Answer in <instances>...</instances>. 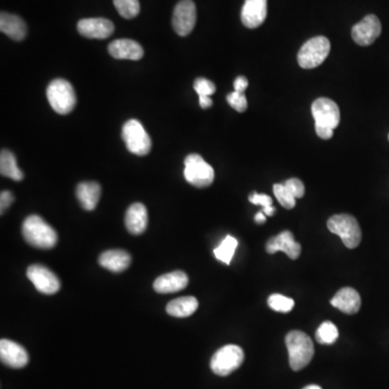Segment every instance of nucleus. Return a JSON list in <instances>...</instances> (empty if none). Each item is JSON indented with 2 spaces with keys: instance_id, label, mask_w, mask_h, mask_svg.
I'll list each match as a JSON object with an SVG mask.
<instances>
[{
  "instance_id": "nucleus-25",
  "label": "nucleus",
  "mask_w": 389,
  "mask_h": 389,
  "mask_svg": "<svg viewBox=\"0 0 389 389\" xmlns=\"http://www.w3.org/2000/svg\"><path fill=\"white\" fill-rule=\"evenodd\" d=\"M0 172L1 176L12 178L17 182L24 178L22 171L19 169L15 156L7 149H3L0 154Z\"/></svg>"
},
{
  "instance_id": "nucleus-1",
  "label": "nucleus",
  "mask_w": 389,
  "mask_h": 389,
  "mask_svg": "<svg viewBox=\"0 0 389 389\" xmlns=\"http://www.w3.org/2000/svg\"><path fill=\"white\" fill-rule=\"evenodd\" d=\"M311 114L314 116L315 129L319 138L330 140L341 120L337 104L328 98H317L311 105Z\"/></svg>"
},
{
  "instance_id": "nucleus-36",
  "label": "nucleus",
  "mask_w": 389,
  "mask_h": 389,
  "mask_svg": "<svg viewBox=\"0 0 389 389\" xmlns=\"http://www.w3.org/2000/svg\"><path fill=\"white\" fill-rule=\"evenodd\" d=\"M249 81L244 76H239L233 81V88L237 92L244 93V91L248 88Z\"/></svg>"
},
{
  "instance_id": "nucleus-29",
  "label": "nucleus",
  "mask_w": 389,
  "mask_h": 389,
  "mask_svg": "<svg viewBox=\"0 0 389 389\" xmlns=\"http://www.w3.org/2000/svg\"><path fill=\"white\" fill-rule=\"evenodd\" d=\"M267 303L273 311L278 313H289L294 307L293 299L284 297L282 294H271Z\"/></svg>"
},
{
  "instance_id": "nucleus-39",
  "label": "nucleus",
  "mask_w": 389,
  "mask_h": 389,
  "mask_svg": "<svg viewBox=\"0 0 389 389\" xmlns=\"http://www.w3.org/2000/svg\"><path fill=\"white\" fill-rule=\"evenodd\" d=\"M303 389H322V387L318 386V385H308V386L304 387Z\"/></svg>"
},
{
  "instance_id": "nucleus-40",
  "label": "nucleus",
  "mask_w": 389,
  "mask_h": 389,
  "mask_svg": "<svg viewBox=\"0 0 389 389\" xmlns=\"http://www.w3.org/2000/svg\"><path fill=\"white\" fill-rule=\"evenodd\" d=\"M388 140H389V136H388Z\"/></svg>"
},
{
  "instance_id": "nucleus-35",
  "label": "nucleus",
  "mask_w": 389,
  "mask_h": 389,
  "mask_svg": "<svg viewBox=\"0 0 389 389\" xmlns=\"http://www.w3.org/2000/svg\"><path fill=\"white\" fill-rule=\"evenodd\" d=\"M13 201H14V197H13L10 191H1V195H0V209H1V214H3V212L11 206Z\"/></svg>"
},
{
  "instance_id": "nucleus-21",
  "label": "nucleus",
  "mask_w": 389,
  "mask_h": 389,
  "mask_svg": "<svg viewBox=\"0 0 389 389\" xmlns=\"http://www.w3.org/2000/svg\"><path fill=\"white\" fill-rule=\"evenodd\" d=\"M127 229L132 235H141L145 231L149 224V213L144 204H134L129 207L125 218Z\"/></svg>"
},
{
  "instance_id": "nucleus-23",
  "label": "nucleus",
  "mask_w": 389,
  "mask_h": 389,
  "mask_svg": "<svg viewBox=\"0 0 389 389\" xmlns=\"http://www.w3.org/2000/svg\"><path fill=\"white\" fill-rule=\"evenodd\" d=\"M78 200L85 210L92 211L98 206L101 197V186L96 182H83L76 189Z\"/></svg>"
},
{
  "instance_id": "nucleus-13",
  "label": "nucleus",
  "mask_w": 389,
  "mask_h": 389,
  "mask_svg": "<svg viewBox=\"0 0 389 389\" xmlns=\"http://www.w3.org/2000/svg\"><path fill=\"white\" fill-rule=\"evenodd\" d=\"M78 33L91 39H105L114 33L112 21L103 18L83 19L77 24Z\"/></svg>"
},
{
  "instance_id": "nucleus-19",
  "label": "nucleus",
  "mask_w": 389,
  "mask_h": 389,
  "mask_svg": "<svg viewBox=\"0 0 389 389\" xmlns=\"http://www.w3.org/2000/svg\"><path fill=\"white\" fill-rule=\"evenodd\" d=\"M331 305L345 314L354 315L357 314L361 307V297L356 290L346 286L334 295L331 299Z\"/></svg>"
},
{
  "instance_id": "nucleus-32",
  "label": "nucleus",
  "mask_w": 389,
  "mask_h": 389,
  "mask_svg": "<svg viewBox=\"0 0 389 389\" xmlns=\"http://www.w3.org/2000/svg\"><path fill=\"white\" fill-rule=\"evenodd\" d=\"M227 102L235 111L239 113H244L248 108V101H246L244 93L237 92V91L229 93L227 96Z\"/></svg>"
},
{
  "instance_id": "nucleus-8",
  "label": "nucleus",
  "mask_w": 389,
  "mask_h": 389,
  "mask_svg": "<svg viewBox=\"0 0 389 389\" xmlns=\"http://www.w3.org/2000/svg\"><path fill=\"white\" fill-rule=\"evenodd\" d=\"M244 360V353L237 345H227L212 356L210 367L216 375L227 377L240 368Z\"/></svg>"
},
{
  "instance_id": "nucleus-2",
  "label": "nucleus",
  "mask_w": 389,
  "mask_h": 389,
  "mask_svg": "<svg viewBox=\"0 0 389 389\" xmlns=\"http://www.w3.org/2000/svg\"><path fill=\"white\" fill-rule=\"evenodd\" d=\"M22 233L28 244L43 250L54 248L58 242L56 231L39 215H30L24 220Z\"/></svg>"
},
{
  "instance_id": "nucleus-30",
  "label": "nucleus",
  "mask_w": 389,
  "mask_h": 389,
  "mask_svg": "<svg viewBox=\"0 0 389 389\" xmlns=\"http://www.w3.org/2000/svg\"><path fill=\"white\" fill-rule=\"evenodd\" d=\"M274 193L279 204H282L284 208L290 210L295 207L297 199L290 193L289 189H286L284 183L275 184Z\"/></svg>"
},
{
  "instance_id": "nucleus-24",
  "label": "nucleus",
  "mask_w": 389,
  "mask_h": 389,
  "mask_svg": "<svg viewBox=\"0 0 389 389\" xmlns=\"http://www.w3.org/2000/svg\"><path fill=\"white\" fill-rule=\"evenodd\" d=\"M197 308H198V301L196 297H183L171 301L167 305V313L170 316L185 318L193 315Z\"/></svg>"
},
{
  "instance_id": "nucleus-22",
  "label": "nucleus",
  "mask_w": 389,
  "mask_h": 389,
  "mask_svg": "<svg viewBox=\"0 0 389 389\" xmlns=\"http://www.w3.org/2000/svg\"><path fill=\"white\" fill-rule=\"evenodd\" d=\"M101 266L114 273H120L126 271L131 263V256L128 252L123 250H108L101 254L98 257Z\"/></svg>"
},
{
  "instance_id": "nucleus-15",
  "label": "nucleus",
  "mask_w": 389,
  "mask_h": 389,
  "mask_svg": "<svg viewBox=\"0 0 389 389\" xmlns=\"http://www.w3.org/2000/svg\"><path fill=\"white\" fill-rule=\"evenodd\" d=\"M266 251L269 254L284 252L291 260L299 259L301 255V244L294 239L293 233L289 231H282L276 237L269 239L266 244Z\"/></svg>"
},
{
  "instance_id": "nucleus-14",
  "label": "nucleus",
  "mask_w": 389,
  "mask_h": 389,
  "mask_svg": "<svg viewBox=\"0 0 389 389\" xmlns=\"http://www.w3.org/2000/svg\"><path fill=\"white\" fill-rule=\"evenodd\" d=\"M0 359L8 367L21 369L28 364V354L24 347L10 339L0 341Z\"/></svg>"
},
{
  "instance_id": "nucleus-7",
  "label": "nucleus",
  "mask_w": 389,
  "mask_h": 389,
  "mask_svg": "<svg viewBox=\"0 0 389 389\" xmlns=\"http://www.w3.org/2000/svg\"><path fill=\"white\" fill-rule=\"evenodd\" d=\"M184 176L186 181L199 189L211 185L214 181V170L198 154H191L184 161Z\"/></svg>"
},
{
  "instance_id": "nucleus-4",
  "label": "nucleus",
  "mask_w": 389,
  "mask_h": 389,
  "mask_svg": "<svg viewBox=\"0 0 389 389\" xmlns=\"http://www.w3.org/2000/svg\"><path fill=\"white\" fill-rule=\"evenodd\" d=\"M328 229L335 233L348 249H355L361 242L362 233L359 223L349 214H337L328 220Z\"/></svg>"
},
{
  "instance_id": "nucleus-16",
  "label": "nucleus",
  "mask_w": 389,
  "mask_h": 389,
  "mask_svg": "<svg viewBox=\"0 0 389 389\" xmlns=\"http://www.w3.org/2000/svg\"><path fill=\"white\" fill-rule=\"evenodd\" d=\"M267 17V0H246L241 10V22L246 28L261 26Z\"/></svg>"
},
{
  "instance_id": "nucleus-17",
  "label": "nucleus",
  "mask_w": 389,
  "mask_h": 389,
  "mask_svg": "<svg viewBox=\"0 0 389 389\" xmlns=\"http://www.w3.org/2000/svg\"><path fill=\"white\" fill-rule=\"evenodd\" d=\"M108 52L117 60H141L144 56L142 45L132 39H118L108 45Z\"/></svg>"
},
{
  "instance_id": "nucleus-27",
  "label": "nucleus",
  "mask_w": 389,
  "mask_h": 389,
  "mask_svg": "<svg viewBox=\"0 0 389 389\" xmlns=\"http://www.w3.org/2000/svg\"><path fill=\"white\" fill-rule=\"evenodd\" d=\"M339 339V330L331 322H322L316 332V339L319 344L332 345Z\"/></svg>"
},
{
  "instance_id": "nucleus-10",
  "label": "nucleus",
  "mask_w": 389,
  "mask_h": 389,
  "mask_svg": "<svg viewBox=\"0 0 389 389\" xmlns=\"http://www.w3.org/2000/svg\"><path fill=\"white\" fill-rule=\"evenodd\" d=\"M196 5L193 0H181L174 8L172 26L180 36H187L196 25Z\"/></svg>"
},
{
  "instance_id": "nucleus-26",
  "label": "nucleus",
  "mask_w": 389,
  "mask_h": 389,
  "mask_svg": "<svg viewBox=\"0 0 389 389\" xmlns=\"http://www.w3.org/2000/svg\"><path fill=\"white\" fill-rule=\"evenodd\" d=\"M238 246V240L233 236H227L218 248L214 249V255L219 261L231 265V259Z\"/></svg>"
},
{
  "instance_id": "nucleus-5",
  "label": "nucleus",
  "mask_w": 389,
  "mask_h": 389,
  "mask_svg": "<svg viewBox=\"0 0 389 389\" xmlns=\"http://www.w3.org/2000/svg\"><path fill=\"white\" fill-rule=\"evenodd\" d=\"M47 98L53 111L61 115H67L76 106V94L73 85L65 79L51 81L47 88Z\"/></svg>"
},
{
  "instance_id": "nucleus-3",
  "label": "nucleus",
  "mask_w": 389,
  "mask_h": 389,
  "mask_svg": "<svg viewBox=\"0 0 389 389\" xmlns=\"http://www.w3.org/2000/svg\"><path fill=\"white\" fill-rule=\"evenodd\" d=\"M286 346L289 353L290 367L294 371L304 369L314 357V343L306 333L299 330L286 334Z\"/></svg>"
},
{
  "instance_id": "nucleus-9",
  "label": "nucleus",
  "mask_w": 389,
  "mask_h": 389,
  "mask_svg": "<svg viewBox=\"0 0 389 389\" xmlns=\"http://www.w3.org/2000/svg\"><path fill=\"white\" fill-rule=\"evenodd\" d=\"M123 138L128 151L134 155L146 156L151 151V136L136 119H130L123 125Z\"/></svg>"
},
{
  "instance_id": "nucleus-28",
  "label": "nucleus",
  "mask_w": 389,
  "mask_h": 389,
  "mask_svg": "<svg viewBox=\"0 0 389 389\" xmlns=\"http://www.w3.org/2000/svg\"><path fill=\"white\" fill-rule=\"evenodd\" d=\"M114 6L119 14L125 19H134L140 13L138 0H114Z\"/></svg>"
},
{
  "instance_id": "nucleus-33",
  "label": "nucleus",
  "mask_w": 389,
  "mask_h": 389,
  "mask_svg": "<svg viewBox=\"0 0 389 389\" xmlns=\"http://www.w3.org/2000/svg\"><path fill=\"white\" fill-rule=\"evenodd\" d=\"M193 89L199 96H210L215 92V85L206 78H197Z\"/></svg>"
},
{
  "instance_id": "nucleus-38",
  "label": "nucleus",
  "mask_w": 389,
  "mask_h": 389,
  "mask_svg": "<svg viewBox=\"0 0 389 389\" xmlns=\"http://www.w3.org/2000/svg\"><path fill=\"white\" fill-rule=\"evenodd\" d=\"M254 221L257 224H263L266 222V215L263 211H260L259 213L256 214L255 218H254Z\"/></svg>"
},
{
  "instance_id": "nucleus-31",
  "label": "nucleus",
  "mask_w": 389,
  "mask_h": 389,
  "mask_svg": "<svg viewBox=\"0 0 389 389\" xmlns=\"http://www.w3.org/2000/svg\"><path fill=\"white\" fill-rule=\"evenodd\" d=\"M249 200L253 204H259L262 206V211L266 216H271L276 211V209L273 207V199L265 195V193H253L251 196L249 197Z\"/></svg>"
},
{
  "instance_id": "nucleus-34",
  "label": "nucleus",
  "mask_w": 389,
  "mask_h": 389,
  "mask_svg": "<svg viewBox=\"0 0 389 389\" xmlns=\"http://www.w3.org/2000/svg\"><path fill=\"white\" fill-rule=\"evenodd\" d=\"M284 185L289 189L290 193L295 197V199L304 196L305 186L299 178H289L284 182Z\"/></svg>"
},
{
  "instance_id": "nucleus-12",
  "label": "nucleus",
  "mask_w": 389,
  "mask_h": 389,
  "mask_svg": "<svg viewBox=\"0 0 389 389\" xmlns=\"http://www.w3.org/2000/svg\"><path fill=\"white\" fill-rule=\"evenodd\" d=\"M28 277L41 293L51 295L60 290L61 282L56 275L43 265L37 264L28 267Z\"/></svg>"
},
{
  "instance_id": "nucleus-18",
  "label": "nucleus",
  "mask_w": 389,
  "mask_h": 389,
  "mask_svg": "<svg viewBox=\"0 0 389 389\" xmlns=\"http://www.w3.org/2000/svg\"><path fill=\"white\" fill-rule=\"evenodd\" d=\"M189 284V277L182 271H172L158 277L154 282V289L157 293H176L185 289Z\"/></svg>"
},
{
  "instance_id": "nucleus-20",
  "label": "nucleus",
  "mask_w": 389,
  "mask_h": 389,
  "mask_svg": "<svg viewBox=\"0 0 389 389\" xmlns=\"http://www.w3.org/2000/svg\"><path fill=\"white\" fill-rule=\"evenodd\" d=\"M0 30L13 41H21L26 37L28 26L23 19L11 13L1 12Z\"/></svg>"
},
{
  "instance_id": "nucleus-6",
  "label": "nucleus",
  "mask_w": 389,
  "mask_h": 389,
  "mask_svg": "<svg viewBox=\"0 0 389 389\" xmlns=\"http://www.w3.org/2000/svg\"><path fill=\"white\" fill-rule=\"evenodd\" d=\"M331 43L324 36L311 38L299 49L297 62L305 70L318 67L329 56Z\"/></svg>"
},
{
  "instance_id": "nucleus-11",
  "label": "nucleus",
  "mask_w": 389,
  "mask_h": 389,
  "mask_svg": "<svg viewBox=\"0 0 389 389\" xmlns=\"http://www.w3.org/2000/svg\"><path fill=\"white\" fill-rule=\"evenodd\" d=\"M381 33H382V24L375 14L367 15L364 20L357 23L352 30L353 39L357 45L362 47L372 45L379 37Z\"/></svg>"
},
{
  "instance_id": "nucleus-37",
  "label": "nucleus",
  "mask_w": 389,
  "mask_h": 389,
  "mask_svg": "<svg viewBox=\"0 0 389 389\" xmlns=\"http://www.w3.org/2000/svg\"><path fill=\"white\" fill-rule=\"evenodd\" d=\"M199 104L201 108H209L211 107L213 102L210 96H199Z\"/></svg>"
}]
</instances>
